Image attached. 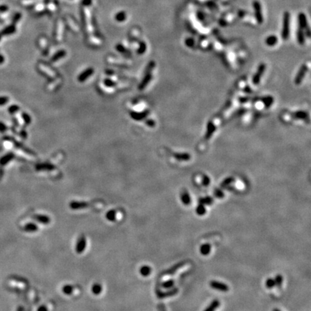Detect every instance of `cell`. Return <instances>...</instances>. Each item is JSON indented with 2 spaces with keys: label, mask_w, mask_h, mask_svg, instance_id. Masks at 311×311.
I'll list each match as a JSON object with an SVG mask.
<instances>
[{
  "label": "cell",
  "mask_w": 311,
  "mask_h": 311,
  "mask_svg": "<svg viewBox=\"0 0 311 311\" xmlns=\"http://www.w3.org/2000/svg\"><path fill=\"white\" fill-rule=\"evenodd\" d=\"M277 37L275 35H269V37H267V40H266V43H267L268 46H274V45L277 44Z\"/></svg>",
  "instance_id": "5bb4252c"
},
{
  "label": "cell",
  "mask_w": 311,
  "mask_h": 311,
  "mask_svg": "<svg viewBox=\"0 0 311 311\" xmlns=\"http://www.w3.org/2000/svg\"><path fill=\"white\" fill-rule=\"evenodd\" d=\"M234 181V179L233 177H229L228 178V179H225L224 181H223V182H222L221 184V187H226L227 186V185H230V183H232Z\"/></svg>",
  "instance_id": "83f0119b"
},
{
  "label": "cell",
  "mask_w": 311,
  "mask_h": 311,
  "mask_svg": "<svg viewBox=\"0 0 311 311\" xmlns=\"http://www.w3.org/2000/svg\"><path fill=\"white\" fill-rule=\"evenodd\" d=\"M140 272L141 275L144 276V277H147L151 273V268L149 266H143L140 268Z\"/></svg>",
  "instance_id": "e0dca14e"
},
{
  "label": "cell",
  "mask_w": 311,
  "mask_h": 311,
  "mask_svg": "<svg viewBox=\"0 0 311 311\" xmlns=\"http://www.w3.org/2000/svg\"><path fill=\"white\" fill-rule=\"evenodd\" d=\"M210 285L212 288L217 289V290L221 291V292H227V291L229 290V287L227 285L218 282V281H211Z\"/></svg>",
  "instance_id": "3957f363"
},
{
  "label": "cell",
  "mask_w": 311,
  "mask_h": 311,
  "mask_svg": "<svg viewBox=\"0 0 311 311\" xmlns=\"http://www.w3.org/2000/svg\"><path fill=\"white\" fill-rule=\"evenodd\" d=\"M116 19L118 21H123L124 19H125V14L123 12H119L118 14H117V15H116Z\"/></svg>",
  "instance_id": "f1b7e54d"
},
{
  "label": "cell",
  "mask_w": 311,
  "mask_h": 311,
  "mask_svg": "<svg viewBox=\"0 0 311 311\" xmlns=\"http://www.w3.org/2000/svg\"><path fill=\"white\" fill-rule=\"evenodd\" d=\"M86 245H87V241H86V238L84 237V235H81L78 238L77 244H76V251L78 253H81L85 250L86 249Z\"/></svg>",
  "instance_id": "277c9868"
},
{
  "label": "cell",
  "mask_w": 311,
  "mask_h": 311,
  "mask_svg": "<svg viewBox=\"0 0 311 311\" xmlns=\"http://www.w3.org/2000/svg\"><path fill=\"white\" fill-rule=\"evenodd\" d=\"M33 218L35 220L38 221L39 223H41L43 224H48L51 222V219L48 216L44 215H35L33 216Z\"/></svg>",
  "instance_id": "ba28073f"
},
{
  "label": "cell",
  "mask_w": 311,
  "mask_h": 311,
  "mask_svg": "<svg viewBox=\"0 0 311 311\" xmlns=\"http://www.w3.org/2000/svg\"><path fill=\"white\" fill-rule=\"evenodd\" d=\"M89 206L88 203H86V202H72V203H70V207L72 209L74 210H78V209H83V208H86L87 207Z\"/></svg>",
  "instance_id": "9c48e42d"
},
{
  "label": "cell",
  "mask_w": 311,
  "mask_h": 311,
  "mask_svg": "<svg viewBox=\"0 0 311 311\" xmlns=\"http://www.w3.org/2000/svg\"><path fill=\"white\" fill-rule=\"evenodd\" d=\"M266 69V65L264 63H262V64L259 65V69H258L257 72L256 73V74L254 75V76L253 77V83L254 84H259V81H260L261 77H262V74H263L264 72Z\"/></svg>",
  "instance_id": "5b68a950"
},
{
  "label": "cell",
  "mask_w": 311,
  "mask_h": 311,
  "mask_svg": "<svg viewBox=\"0 0 311 311\" xmlns=\"http://www.w3.org/2000/svg\"><path fill=\"white\" fill-rule=\"evenodd\" d=\"M7 10V7H6V6H1V7H0V10H1V11H4V10Z\"/></svg>",
  "instance_id": "d590c367"
},
{
  "label": "cell",
  "mask_w": 311,
  "mask_h": 311,
  "mask_svg": "<svg viewBox=\"0 0 311 311\" xmlns=\"http://www.w3.org/2000/svg\"><path fill=\"white\" fill-rule=\"evenodd\" d=\"M182 202L184 205H188L191 203V198L190 197V194L187 192L186 191H184L182 194Z\"/></svg>",
  "instance_id": "9a60e30c"
},
{
  "label": "cell",
  "mask_w": 311,
  "mask_h": 311,
  "mask_svg": "<svg viewBox=\"0 0 311 311\" xmlns=\"http://www.w3.org/2000/svg\"><path fill=\"white\" fill-rule=\"evenodd\" d=\"M273 311H280V310H278V309H274V310Z\"/></svg>",
  "instance_id": "74e56055"
},
{
  "label": "cell",
  "mask_w": 311,
  "mask_h": 311,
  "mask_svg": "<svg viewBox=\"0 0 311 311\" xmlns=\"http://www.w3.org/2000/svg\"><path fill=\"white\" fill-rule=\"evenodd\" d=\"M215 196L218 198H223L224 197V194H223V192H221L220 190H216L215 191Z\"/></svg>",
  "instance_id": "d6a6232c"
},
{
  "label": "cell",
  "mask_w": 311,
  "mask_h": 311,
  "mask_svg": "<svg viewBox=\"0 0 311 311\" xmlns=\"http://www.w3.org/2000/svg\"><path fill=\"white\" fill-rule=\"evenodd\" d=\"M196 212L198 215H204L206 213V209L202 204H200L196 208Z\"/></svg>",
  "instance_id": "ffe728a7"
},
{
  "label": "cell",
  "mask_w": 311,
  "mask_h": 311,
  "mask_svg": "<svg viewBox=\"0 0 311 311\" xmlns=\"http://www.w3.org/2000/svg\"><path fill=\"white\" fill-rule=\"evenodd\" d=\"M174 281L171 280L164 282V283L162 284V286L164 287V288H171L174 286Z\"/></svg>",
  "instance_id": "d4e9b609"
},
{
  "label": "cell",
  "mask_w": 311,
  "mask_h": 311,
  "mask_svg": "<svg viewBox=\"0 0 311 311\" xmlns=\"http://www.w3.org/2000/svg\"><path fill=\"white\" fill-rule=\"evenodd\" d=\"M184 264H185V262H179V263L176 264V265H174V267H171V268H170L169 269L167 270V271H166V274H174V273H175V271H176V270L179 269L181 268L182 267H183Z\"/></svg>",
  "instance_id": "4fadbf2b"
},
{
  "label": "cell",
  "mask_w": 311,
  "mask_h": 311,
  "mask_svg": "<svg viewBox=\"0 0 311 311\" xmlns=\"http://www.w3.org/2000/svg\"><path fill=\"white\" fill-rule=\"evenodd\" d=\"M116 216H117V213L115 210H110L109 212H108L106 215V218L108 220L110 221H115L116 220Z\"/></svg>",
  "instance_id": "d6986e66"
},
{
  "label": "cell",
  "mask_w": 311,
  "mask_h": 311,
  "mask_svg": "<svg viewBox=\"0 0 311 311\" xmlns=\"http://www.w3.org/2000/svg\"><path fill=\"white\" fill-rule=\"evenodd\" d=\"M210 250L211 246L209 244H203V245H202L201 246H200V253H201L202 255H204V256H206V255L209 254L210 252Z\"/></svg>",
  "instance_id": "7c38bea8"
},
{
  "label": "cell",
  "mask_w": 311,
  "mask_h": 311,
  "mask_svg": "<svg viewBox=\"0 0 311 311\" xmlns=\"http://www.w3.org/2000/svg\"><path fill=\"white\" fill-rule=\"evenodd\" d=\"M274 282H275V285H277V286L280 287L281 285H282V282H283V277H282L280 274H278V275L276 276Z\"/></svg>",
  "instance_id": "4316f807"
},
{
  "label": "cell",
  "mask_w": 311,
  "mask_h": 311,
  "mask_svg": "<svg viewBox=\"0 0 311 311\" xmlns=\"http://www.w3.org/2000/svg\"><path fill=\"white\" fill-rule=\"evenodd\" d=\"M275 285H276L275 282H274V280H273V279L269 278L267 280V282H266V286H267L268 288H269V289L274 287Z\"/></svg>",
  "instance_id": "484cf974"
},
{
  "label": "cell",
  "mask_w": 311,
  "mask_h": 311,
  "mask_svg": "<svg viewBox=\"0 0 311 311\" xmlns=\"http://www.w3.org/2000/svg\"><path fill=\"white\" fill-rule=\"evenodd\" d=\"M212 202V200L211 197H205V198H202V199H200V204H202V205H211Z\"/></svg>",
  "instance_id": "cb8c5ba5"
},
{
  "label": "cell",
  "mask_w": 311,
  "mask_h": 311,
  "mask_svg": "<svg viewBox=\"0 0 311 311\" xmlns=\"http://www.w3.org/2000/svg\"><path fill=\"white\" fill-rule=\"evenodd\" d=\"M185 43L188 47H192L194 44V41L192 38H187L185 41Z\"/></svg>",
  "instance_id": "4dcf8cb0"
},
{
  "label": "cell",
  "mask_w": 311,
  "mask_h": 311,
  "mask_svg": "<svg viewBox=\"0 0 311 311\" xmlns=\"http://www.w3.org/2000/svg\"><path fill=\"white\" fill-rule=\"evenodd\" d=\"M307 70H308V68H307V66H306V65H304V66H302L301 69H300V71H299V72L297 73V76H296V78H295L296 84H299L301 83V81H303V78H304L306 72H307Z\"/></svg>",
  "instance_id": "52a82bcc"
},
{
  "label": "cell",
  "mask_w": 311,
  "mask_h": 311,
  "mask_svg": "<svg viewBox=\"0 0 311 311\" xmlns=\"http://www.w3.org/2000/svg\"><path fill=\"white\" fill-rule=\"evenodd\" d=\"M253 7L254 9L255 17H256V20L259 24H262L263 22V15H262V6H261L260 2L257 0L253 1Z\"/></svg>",
  "instance_id": "7a4b0ae2"
},
{
  "label": "cell",
  "mask_w": 311,
  "mask_h": 311,
  "mask_svg": "<svg viewBox=\"0 0 311 311\" xmlns=\"http://www.w3.org/2000/svg\"><path fill=\"white\" fill-rule=\"evenodd\" d=\"M214 129H215L214 125H212V123H209V125H208V129L206 134V139H208V138H210V137L211 136V135H212V133H213Z\"/></svg>",
  "instance_id": "603a6c76"
},
{
  "label": "cell",
  "mask_w": 311,
  "mask_h": 311,
  "mask_svg": "<svg viewBox=\"0 0 311 311\" xmlns=\"http://www.w3.org/2000/svg\"><path fill=\"white\" fill-rule=\"evenodd\" d=\"M24 229H25V231L35 232V231H37V229H38V228H37V226H36L35 224L31 223H28V224L25 225V228H24Z\"/></svg>",
  "instance_id": "2e32d148"
},
{
  "label": "cell",
  "mask_w": 311,
  "mask_h": 311,
  "mask_svg": "<svg viewBox=\"0 0 311 311\" xmlns=\"http://www.w3.org/2000/svg\"><path fill=\"white\" fill-rule=\"evenodd\" d=\"M297 39L299 44H303L305 42V35L303 33V30L300 28H298L297 32Z\"/></svg>",
  "instance_id": "8fae6325"
},
{
  "label": "cell",
  "mask_w": 311,
  "mask_h": 311,
  "mask_svg": "<svg viewBox=\"0 0 311 311\" xmlns=\"http://www.w3.org/2000/svg\"><path fill=\"white\" fill-rule=\"evenodd\" d=\"M37 311H48V309H47L46 306H40V307L37 309Z\"/></svg>",
  "instance_id": "836d02e7"
},
{
  "label": "cell",
  "mask_w": 311,
  "mask_h": 311,
  "mask_svg": "<svg viewBox=\"0 0 311 311\" xmlns=\"http://www.w3.org/2000/svg\"><path fill=\"white\" fill-rule=\"evenodd\" d=\"M83 4H85V5H89L90 4H91V0H84Z\"/></svg>",
  "instance_id": "e575fe53"
},
{
  "label": "cell",
  "mask_w": 311,
  "mask_h": 311,
  "mask_svg": "<svg viewBox=\"0 0 311 311\" xmlns=\"http://www.w3.org/2000/svg\"><path fill=\"white\" fill-rule=\"evenodd\" d=\"M298 22H299V28H300L301 29L304 30L308 28L307 17H306V15L304 14V13L301 12L298 15Z\"/></svg>",
  "instance_id": "8992f818"
},
{
  "label": "cell",
  "mask_w": 311,
  "mask_h": 311,
  "mask_svg": "<svg viewBox=\"0 0 311 311\" xmlns=\"http://www.w3.org/2000/svg\"><path fill=\"white\" fill-rule=\"evenodd\" d=\"M17 311H24L23 310V308H22V307H19L17 309Z\"/></svg>",
  "instance_id": "8d00e7d4"
},
{
  "label": "cell",
  "mask_w": 311,
  "mask_h": 311,
  "mask_svg": "<svg viewBox=\"0 0 311 311\" xmlns=\"http://www.w3.org/2000/svg\"><path fill=\"white\" fill-rule=\"evenodd\" d=\"M219 305H220V302H219L218 300H214V301H212V303H211V304L210 305L209 307L205 309V311H215V309L219 306Z\"/></svg>",
  "instance_id": "ac0fdd59"
},
{
  "label": "cell",
  "mask_w": 311,
  "mask_h": 311,
  "mask_svg": "<svg viewBox=\"0 0 311 311\" xmlns=\"http://www.w3.org/2000/svg\"><path fill=\"white\" fill-rule=\"evenodd\" d=\"M176 157L179 159H182V160H188L190 159V156L188 154H185V153H182V154H176Z\"/></svg>",
  "instance_id": "f546056e"
},
{
  "label": "cell",
  "mask_w": 311,
  "mask_h": 311,
  "mask_svg": "<svg viewBox=\"0 0 311 311\" xmlns=\"http://www.w3.org/2000/svg\"><path fill=\"white\" fill-rule=\"evenodd\" d=\"M210 180L208 176H204V179H203V180H202V184H203L204 186H205V187L208 186L210 184Z\"/></svg>",
  "instance_id": "1f68e13d"
},
{
  "label": "cell",
  "mask_w": 311,
  "mask_h": 311,
  "mask_svg": "<svg viewBox=\"0 0 311 311\" xmlns=\"http://www.w3.org/2000/svg\"><path fill=\"white\" fill-rule=\"evenodd\" d=\"M178 292V289H176V288H174V289H171V290L169 291V292H158V297H160V298H165V297H171V296H173L174 295H176V293H177Z\"/></svg>",
  "instance_id": "30bf717a"
},
{
  "label": "cell",
  "mask_w": 311,
  "mask_h": 311,
  "mask_svg": "<svg viewBox=\"0 0 311 311\" xmlns=\"http://www.w3.org/2000/svg\"><path fill=\"white\" fill-rule=\"evenodd\" d=\"M102 286L99 284H95L92 288V291L94 295H99L102 292Z\"/></svg>",
  "instance_id": "44dd1931"
},
{
  "label": "cell",
  "mask_w": 311,
  "mask_h": 311,
  "mask_svg": "<svg viewBox=\"0 0 311 311\" xmlns=\"http://www.w3.org/2000/svg\"><path fill=\"white\" fill-rule=\"evenodd\" d=\"M289 22H290V15L288 12H285L283 16V28L281 35L284 40H287L289 37Z\"/></svg>",
  "instance_id": "6da1fadb"
},
{
  "label": "cell",
  "mask_w": 311,
  "mask_h": 311,
  "mask_svg": "<svg viewBox=\"0 0 311 311\" xmlns=\"http://www.w3.org/2000/svg\"><path fill=\"white\" fill-rule=\"evenodd\" d=\"M63 292H64L66 295H71L74 291V287L71 285H65L62 289Z\"/></svg>",
  "instance_id": "7402d4cb"
}]
</instances>
